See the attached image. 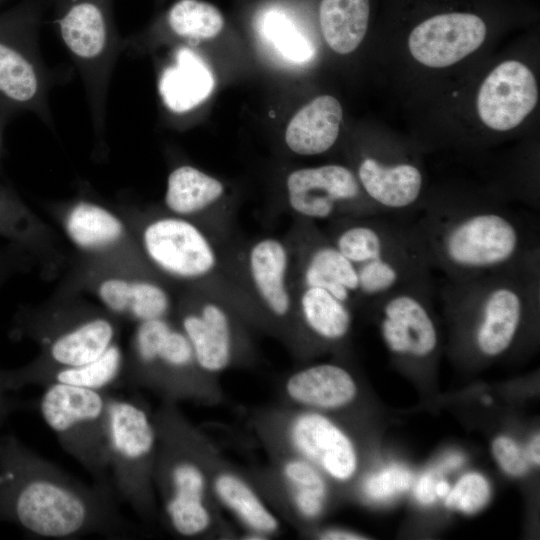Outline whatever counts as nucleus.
I'll list each match as a JSON object with an SVG mask.
<instances>
[{
    "instance_id": "1",
    "label": "nucleus",
    "mask_w": 540,
    "mask_h": 540,
    "mask_svg": "<svg viewBox=\"0 0 540 540\" xmlns=\"http://www.w3.org/2000/svg\"><path fill=\"white\" fill-rule=\"evenodd\" d=\"M115 493L86 484L13 434H0V521L43 539H119L131 526Z\"/></svg>"
},
{
    "instance_id": "2",
    "label": "nucleus",
    "mask_w": 540,
    "mask_h": 540,
    "mask_svg": "<svg viewBox=\"0 0 540 540\" xmlns=\"http://www.w3.org/2000/svg\"><path fill=\"white\" fill-rule=\"evenodd\" d=\"M411 217L432 270L445 279L540 263L538 230L496 198L424 196Z\"/></svg>"
},
{
    "instance_id": "3",
    "label": "nucleus",
    "mask_w": 540,
    "mask_h": 540,
    "mask_svg": "<svg viewBox=\"0 0 540 540\" xmlns=\"http://www.w3.org/2000/svg\"><path fill=\"white\" fill-rule=\"evenodd\" d=\"M153 414L158 433L154 486L167 528L183 539L233 538L236 533L211 491L210 466L218 448L178 404L162 401Z\"/></svg>"
},
{
    "instance_id": "4",
    "label": "nucleus",
    "mask_w": 540,
    "mask_h": 540,
    "mask_svg": "<svg viewBox=\"0 0 540 540\" xmlns=\"http://www.w3.org/2000/svg\"><path fill=\"white\" fill-rule=\"evenodd\" d=\"M470 346L485 358L507 352L539 310L540 263L518 266L466 280L444 279L437 291Z\"/></svg>"
},
{
    "instance_id": "5",
    "label": "nucleus",
    "mask_w": 540,
    "mask_h": 540,
    "mask_svg": "<svg viewBox=\"0 0 540 540\" xmlns=\"http://www.w3.org/2000/svg\"><path fill=\"white\" fill-rule=\"evenodd\" d=\"M325 233L355 266L363 304L401 287L434 281L412 217L339 218L329 222Z\"/></svg>"
},
{
    "instance_id": "6",
    "label": "nucleus",
    "mask_w": 540,
    "mask_h": 540,
    "mask_svg": "<svg viewBox=\"0 0 540 540\" xmlns=\"http://www.w3.org/2000/svg\"><path fill=\"white\" fill-rule=\"evenodd\" d=\"M124 378L165 402L215 406L224 399L219 378L202 370L188 338L169 318L137 323Z\"/></svg>"
},
{
    "instance_id": "7",
    "label": "nucleus",
    "mask_w": 540,
    "mask_h": 540,
    "mask_svg": "<svg viewBox=\"0 0 540 540\" xmlns=\"http://www.w3.org/2000/svg\"><path fill=\"white\" fill-rule=\"evenodd\" d=\"M114 0H50L54 28L78 70L96 142L105 141L107 98L123 37L113 13Z\"/></svg>"
},
{
    "instance_id": "8",
    "label": "nucleus",
    "mask_w": 540,
    "mask_h": 540,
    "mask_svg": "<svg viewBox=\"0 0 540 540\" xmlns=\"http://www.w3.org/2000/svg\"><path fill=\"white\" fill-rule=\"evenodd\" d=\"M106 442L115 495L144 520L157 516L154 468L158 433L154 414L139 397L109 393Z\"/></svg>"
},
{
    "instance_id": "9",
    "label": "nucleus",
    "mask_w": 540,
    "mask_h": 540,
    "mask_svg": "<svg viewBox=\"0 0 540 540\" xmlns=\"http://www.w3.org/2000/svg\"><path fill=\"white\" fill-rule=\"evenodd\" d=\"M50 0H22L0 14V106L29 111L54 127L49 94L59 83L44 62L39 32Z\"/></svg>"
},
{
    "instance_id": "10",
    "label": "nucleus",
    "mask_w": 540,
    "mask_h": 540,
    "mask_svg": "<svg viewBox=\"0 0 540 540\" xmlns=\"http://www.w3.org/2000/svg\"><path fill=\"white\" fill-rule=\"evenodd\" d=\"M251 425L265 448L294 453L339 483L358 470V453L350 436L322 412L288 405L253 411Z\"/></svg>"
},
{
    "instance_id": "11",
    "label": "nucleus",
    "mask_w": 540,
    "mask_h": 540,
    "mask_svg": "<svg viewBox=\"0 0 540 540\" xmlns=\"http://www.w3.org/2000/svg\"><path fill=\"white\" fill-rule=\"evenodd\" d=\"M108 400L107 391L54 384L45 387L40 412L63 450L93 483L114 492L106 442Z\"/></svg>"
},
{
    "instance_id": "12",
    "label": "nucleus",
    "mask_w": 540,
    "mask_h": 540,
    "mask_svg": "<svg viewBox=\"0 0 540 540\" xmlns=\"http://www.w3.org/2000/svg\"><path fill=\"white\" fill-rule=\"evenodd\" d=\"M248 323L277 336L299 355L289 242L274 236L253 240L242 256Z\"/></svg>"
},
{
    "instance_id": "13",
    "label": "nucleus",
    "mask_w": 540,
    "mask_h": 540,
    "mask_svg": "<svg viewBox=\"0 0 540 540\" xmlns=\"http://www.w3.org/2000/svg\"><path fill=\"white\" fill-rule=\"evenodd\" d=\"M248 324L230 301L199 296L185 303L177 325L188 338L199 366L217 376L254 360Z\"/></svg>"
},
{
    "instance_id": "14",
    "label": "nucleus",
    "mask_w": 540,
    "mask_h": 540,
    "mask_svg": "<svg viewBox=\"0 0 540 540\" xmlns=\"http://www.w3.org/2000/svg\"><path fill=\"white\" fill-rule=\"evenodd\" d=\"M269 465L248 472L269 506L295 528L307 529L324 514L330 494L327 477L304 458L265 448Z\"/></svg>"
},
{
    "instance_id": "15",
    "label": "nucleus",
    "mask_w": 540,
    "mask_h": 540,
    "mask_svg": "<svg viewBox=\"0 0 540 540\" xmlns=\"http://www.w3.org/2000/svg\"><path fill=\"white\" fill-rule=\"evenodd\" d=\"M286 194L297 219L315 223L386 214L366 196L354 171L340 164L292 171L286 178Z\"/></svg>"
},
{
    "instance_id": "16",
    "label": "nucleus",
    "mask_w": 540,
    "mask_h": 540,
    "mask_svg": "<svg viewBox=\"0 0 540 540\" xmlns=\"http://www.w3.org/2000/svg\"><path fill=\"white\" fill-rule=\"evenodd\" d=\"M141 244L149 261L176 280L206 281L222 267L213 239L187 218L166 214L152 219L142 230Z\"/></svg>"
},
{
    "instance_id": "17",
    "label": "nucleus",
    "mask_w": 540,
    "mask_h": 540,
    "mask_svg": "<svg viewBox=\"0 0 540 540\" xmlns=\"http://www.w3.org/2000/svg\"><path fill=\"white\" fill-rule=\"evenodd\" d=\"M434 281L391 291L369 303L377 312L382 339L395 356L424 361L439 346L433 297Z\"/></svg>"
},
{
    "instance_id": "18",
    "label": "nucleus",
    "mask_w": 540,
    "mask_h": 540,
    "mask_svg": "<svg viewBox=\"0 0 540 540\" xmlns=\"http://www.w3.org/2000/svg\"><path fill=\"white\" fill-rule=\"evenodd\" d=\"M408 34L410 55L429 68L452 66L475 52L487 38L489 18L474 8L428 9Z\"/></svg>"
},
{
    "instance_id": "19",
    "label": "nucleus",
    "mask_w": 540,
    "mask_h": 540,
    "mask_svg": "<svg viewBox=\"0 0 540 540\" xmlns=\"http://www.w3.org/2000/svg\"><path fill=\"white\" fill-rule=\"evenodd\" d=\"M292 253V286H318L355 308L362 305L355 266L315 222L298 219Z\"/></svg>"
},
{
    "instance_id": "20",
    "label": "nucleus",
    "mask_w": 540,
    "mask_h": 540,
    "mask_svg": "<svg viewBox=\"0 0 540 540\" xmlns=\"http://www.w3.org/2000/svg\"><path fill=\"white\" fill-rule=\"evenodd\" d=\"M42 345L36 365L70 366L90 362L117 342L115 320L100 313L50 316L28 325Z\"/></svg>"
},
{
    "instance_id": "21",
    "label": "nucleus",
    "mask_w": 540,
    "mask_h": 540,
    "mask_svg": "<svg viewBox=\"0 0 540 540\" xmlns=\"http://www.w3.org/2000/svg\"><path fill=\"white\" fill-rule=\"evenodd\" d=\"M539 98L534 73L523 62L507 60L494 67L482 81L476 111L489 130L517 128L535 109Z\"/></svg>"
},
{
    "instance_id": "22",
    "label": "nucleus",
    "mask_w": 540,
    "mask_h": 540,
    "mask_svg": "<svg viewBox=\"0 0 540 540\" xmlns=\"http://www.w3.org/2000/svg\"><path fill=\"white\" fill-rule=\"evenodd\" d=\"M210 485L221 510L228 511L242 526L241 538L264 540L282 532L277 514L262 497L248 472L231 464L219 450L212 458Z\"/></svg>"
},
{
    "instance_id": "23",
    "label": "nucleus",
    "mask_w": 540,
    "mask_h": 540,
    "mask_svg": "<svg viewBox=\"0 0 540 540\" xmlns=\"http://www.w3.org/2000/svg\"><path fill=\"white\" fill-rule=\"evenodd\" d=\"M125 360L122 348L115 342L101 356L84 364L57 366L30 363L17 369H0V383L8 392L31 385L47 387L54 384L107 391L124 378Z\"/></svg>"
},
{
    "instance_id": "24",
    "label": "nucleus",
    "mask_w": 540,
    "mask_h": 540,
    "mask_svg": "<svg viewBox=\"0 0 540 540\" xmlns=\"http://www.w3.org/2000/svg\"><path fill=\"white\" fill-rule=\"evenodd\" d=\"M366 196L384 213L412 216L424 198V175L417 163H389L362 155L354 171Z\"/></svg>"
},
{
    "instance_id": "25",
    "label": "nucleus",
    "mask_w": 540,
    "mask_h": 540,
    "mask_svg": "<svg viewBox=\"0 0 540 540\" xmlns=\"http://www.w3.org/2000/svg\"><path fill=\"white\" fill-rule=\"evenodd\" d=\"M299 355L344 342L352 328L354 308L318 286H294Z\"/></svg>"
},
{
    "instance_id": "26",
    "label": "nucleus",
    "mask_w": 540,
    "mask_h": 540,
    "mask_svg": "<svg viewBox=\"0 0 540 540\" xmlns=\"http://www.w3.org/2000/svg\"><path fill=\"white\" fill-rule=\"evenodd\" d=\"M280 393L284 405L324 413L350 406L358 395V385L346 367L325 362L289 373Z\"/></svg>"
},
{
    "instance_id": "27",
    "label": "nucleus",
    "mask_w": 540,
    "mask_h": 540,
    "mask_svg": "<svg viewBox=\"0 0 540 540\" xmlns=\"http://www.w3.org/2000/svg\"><path fill=\"white\" fill-rule=\"evenodd\" d=\"M306 12L301 0H258L251 8L250 24L282 57L303 63L314 52L306 34Z\"/></svg>"
},
{
    "instance_id": "28",
    "label": "nucleus",
    "mask_w": 540,
    "mask_h": 540,
    "mask_svg": "<svg viewBox=\"0 0 540 540\" xmlns=\"http://www.w3.org/2000/svg\"><path fill=\"white\" fill-rule=\"evenodd\" d=\"M157 86L165 108L182 114L210 96L215 80L210 67L198 53L190 47L180 46L175 50L172 62L162 69Z\"/></svg>"
},
{
    "instance_id": "29",
    "label": "nucleus",
    "mask_w": 540,
    "mask_h": 540,
    "mask_svg": "<svg viewBox=\"0 0 540 540\" xmlns=\"http://www.w3.org/2000/svg\"><path fill=\"white\" fill-rule=\"evenodd\" d=\"M96 294L110 313L136 323L169 318L172 310L169 292L149 279L109 277L98 284Z\"/></svg>"
},
{
    "instance_id": "30",
    "label": "nucleus",
    "mask_w": 540,
    "mask_h": 540,
    "mask_svg": "<svg viewBox=\"0 0 540 540\" xmlns=\"http://www.w3.org/2000/svg\"><path fill=\"white\" fill-rule=\"evenodd\" d=\"M342 119L343 109L337 98L318 96L298 110L288 123L286 145L302 156L325 153L336 143Z\"/></svg>"
},
{
    "instance_id": "31",
    "label": "nucleus",
    "mask_w": 540,
    "mask_h": 540,
    "mask_svg": "<svg viewBox=\"0 0 540 540\" xmlns=\"http://www.w3.org/2000/svg\"><path fill=\"white\" fill-rule=\"evenodd\" d=\"M225 187L217 178L191 165L168 175L164 204L169 214L192 220L209 214L222 200Z\"/></svg>"
},
{
    "instance_id": "32",
    "label": "nucleus",
    "mask_w": 540,
    "mask_h": 540,
    "mask_svg": "<svg viewBox=\"0 0 540 540\" xmlns=\"http://www.w3.org/2000/svg\"><path fill=\"white\" fill-rule=\"evenodd\" d=\"M371 12V0H318L317 21L330 49L341 55L355 51L367 34Z\"/></svg>"
},
{
    "instance_id": "33",
    "label": "nucleus",
    "mask_w": 540,
    "mask_h": 540,
    "mask_svg": "<svg viewBox=\"0 0 540 540\" xmlns=\"http://www.w3.org/2000/svg\"><path fill=\"white\" fill-rule=\"evenodd\" d=\"M69 240L85 252H100L119 243L126 233L123 221L111 210L87 199L76 201L63 222Z\"/></svg>"
},
{
    "instance_id": "34",
    "label": "nucleus",
    "mask_w": 540,
    "mask_h": 540,
    "mask_svg": "<svg viewBox=\"0 0 540 540\" xmlns=\"http://www.w3.org/2000/svg\"><path fill=\"white\" fill-rule=\"evenodd\" d=\"M226 25L223 13L204 0H176L157 19L153 30L190 44L218 36Z\"/></svg>"
},
{
    "instance_id": "35",
    "label": "nucleus",
    "mask_w": 540,
    "mask_h": 540,
    "mask_svg": "<svg viewBox=\"0 0 540 540\" xmlns=\"http://www.w3.org/2000/svg\"><path fill=\"white\" fill-rule=\"evenodd\" d=\"M490 487L488 481L479 473L463 475L445 497L447 507L464 513H474L488 501Z\"/></svg>"
},
{
    "instance_id": "36",
    "label": "nucleus",
    "mask_w": 540,
    "mask_h": 540,
    "mask_svg": "<svg viewBox=\"0 0 540 540\" xmlns=\"http://www.w3.org/2000/svg\"><path fill=\"white\" fill-rule=\"evenodd\" d=\"M412 482L411 473L399 466H390L370 475L363 483V492L371 500L382 501L407 490Z\"/></svg>"
},
{
    "instance_id": "37",
    "label": "nucleus",
    "mask_w": 540,
    "mask_h": 540,
    "mask_svg": "<svg viewBox=\"0 0 540 540\" xmlns=\"http://www.w3.org/2000/svg\"><path fill=\"white\" fill-rule=\"evenodd\" d=\"M492 452L499 466L507 474L521 476L528 470L530 459L527 452L511 438L506 436L495 438Z\"/></svg>"
},
{
    "instance_id": "38",
    "label": "nucleus",
    "mask_w": 540,
    "mask_h": 540,
    "mask_svg": "<svg viewBox=\"0 0 540 540\" xmlns=\"http://www.w3.org/2000/svg\"><path fill=\"white\" fill-rule=\"evenodd\" d=\"M22 212L19 202L0 187V231L17 234V228L12 222L19 224V215Z\"/></svg>"
},
{
    "instance_id": "39",
    "label": "nucleus",
    "mask_w": 540,
    "mask_h": 540,
    "mask_svg": "<svg viewBox=\"0 0 540 540\" xmlns=\"http://www.w3.org/2000/svg\"><path fill=\"white\" fill-rule=\"evenodd\" d=\"M435 479L432 474L423 475L415 487V496L422 504H430L435 501L437 495L435 492Z\"/></svg>"
},
{
    "instance_id": "40",
    "label": "nucleus",
    "mask_w": 540,
    "mask_h": 540,
    "mask_svg": "<svg viewBox=\"0 0 540 540\" xmlns=\"http://www.w3.org/2000/svg\"><path fill=\"white\" fill-rule=\"evenodd\" d=\"M317 538L319 539H325V540H362L367 539V537L353 532L349 530L344 529H326L319 533H317Z\"/></svg>"
},
{
    "instance_id": "41",
    "label": "nucleus",
    "mask_w": 540,
    "mask_h": 540,
    "mask_svg": "<svg viewBox=\"0 0 540 540\" xmlns=\"http://www.w3.org/2000/svg\"><path fill=\"white\" fill-rule=\"evenodd\" d=\"M7 393L8 391H6L0 383V430L15 407L14 402Z\"/></svg>"
},
{
    "instance_id": "42",
    "label": "nucleus",
    "mask_w": 540,
    "mask_h": 540,
    "mask_svg": "<svg viewBox=\"0 0 540 540\" xmlns=\"http://www.w3.org/2000/svg\"><path fill=\"white\" fill-rule=\"evenodd\" d=\"M539 443H540L539 434H537L531 440V442H530V444L528 446V450L526 451L530 461L533 462L537 466L539 465V460H540V458H539V448H540Z\"/></svg>"
},
{
    "instance_id": "43",
    "label": "nucleus",
    "mask_w": 540,
    "mask_h": 540,
    "mask_svg": "<svg viewBox=\"0 0 540 540\" xmlns=\"http://www.w3.org/2000/svg\"><path fill=\"white\" fill-rule=\"evenodd\" d=\"M450 485L447 481L441 480L436 482L435 492L437 497L445 498L450 491Z\"/></svg>"
},
{
    "instance_id": "44",
    "label": "nucleus",
    "mask_w": 540,
    "mask_h": 540,
    "mask_svg": "<svg viewBox=\"0 0 540 540\" xmlns=\"http://www.w3.org/2000/svg\"><path fill=\"white\" fill-rule=\"evenodd\" d=\"M7 113H9V112L0 106V144H1L2 126L4 124L5 116H6Z\"/></svg>"
},
{
    "instance_id": "45",
    "label": "nucleus",
    "mask_w": 540,
    "mask_h": 540,
    "mask_svg": "<svg viewBox=\"0 0 540 540\" xmlns=\"http://www.w3.org/2000/svg\"><path fill=\"white\" fill-rule=\"evenodd\" d=\"M484 402H485V403H490V402H491V398L485 397V398H484Z\"/></svg>"
}]
</instances>
